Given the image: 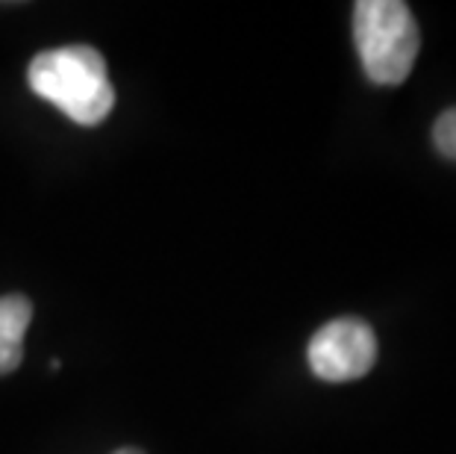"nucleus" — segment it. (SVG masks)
<instances>
[{
	"label": "nucleus",
	"instance_id": "1",
	"mask_svg": "<svg viewBox=\"0 0 456 454\" xmlns=\"http://www.w3.org/2000/svg\"><path fill=\"white\" fill-rule=\"evenodd\" d=\"M30 89L53 103L80 128H98L115 106L106 60L92 45H65L42 51L27 69Z\"/></svg>",
	"mask_w": 456,
	"mask_h": 454
},
{
	"label": "nucleus",
	"instance_id": "2",
	"mask_svg": "<svg viewBox=\"0 0 456 454\" xmlns=\"http://www.w3.org/2000/svg\"><path fill=\"white\" fill-rule=\"evenodd\" d=\"M354 42L368 80L401 86L419 56L421 33L401 0H359L354 6Z\"/></svg>",
	"mask_w": 456,
	"mask_h": 454
},
{
	"label": "nucleus",
	"instance_id": "3",
	"mask_svg": "<svg viewBox=\"0 0 456 454\" xmlns=\"http://www.w3.org/2000/svg\"><path fill=\"white\" fill-rule=\"evenodd\" d=\"M309 369L327 384H347L371 372L377 360V336L362 318L345 316L318 327L306 349Z\"/></svg>",
	"mask_w": 456,
	"mask_h": 454
},
{
	"label": "nucleus",
	"instance_id": "4",
	"mask_svg": "<svg viewBox=\"0 0 456 454\" xmlns=\"http://www.w3.org/2000/svg\"><path fill=\"white\" fill-rule=\"evenodd\" d=\"M33 304L24 295L0 298V375L12 372L24 360V334L30 327Z\"/></svg>",
	"mask_w": 456,
	"mask_h": 454
},
{
	"label": "nucleus",
	"instance_id": "5",
	"mask_svg": "<svg viewBox=\"0 0 456 454\" xmlns=\"http://www.w3.org/2000/svg\"><path fill=\"white\" fill-rule=\"evenodd\" d=\"M433 142H436V148H439L442 157L456 160V106L444 110L439 119H436Z\"/></svg>",
	"mask_w": 456,
	"mask_h": 454
},
{
	"label": "nucleus",
	"instance_id": "6",
	"mask_svg": "<svg viewBox=\"0 0 456 454\" xmlns=\"http://www.w3.org/2000/svg\"><path fill=\"white\" fill-rule=\"evenodd\" d=\"M115 454H144V451H139V449H121V451H115Z\"/></svg>",
	"mask_w": 456,
	"mask_h": 454
}]
</instances>
